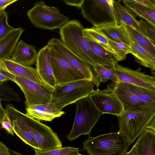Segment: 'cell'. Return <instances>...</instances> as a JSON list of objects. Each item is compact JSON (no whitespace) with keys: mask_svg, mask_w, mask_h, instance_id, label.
Masks as SVG:
<instances>
[{"mask_svg":"<svg viewBox=\"0 0 155 155\" xmlns=\"http://www.w3.org/2000/svg\"><path fill=\"white\" fill-rule=\"evenodd\" d=\"M52 48L61 56L80 71L84 78L92 81L93 72L89 65L71 51L61 39L52 38L47 45Z\"/></svg>","mask_w":155,"mask_h":155,"instance_id":"14","label":"cell"},{"mask_svg":"<svg viewBox=\"0 0 155 155\" xmlns=\"http://www.w3.org/2000/svg\"><path fill=\"white\" fill-rule=\"evenodd\" d=\"M88 40L92 50L97 55L108 62L112 66L117 64L112 54L104 47L96 42Z\"/></svg>","mask_w":155,"mask_h":155,"instance_id":"29","label":"cell"},{"mask_svg":"<svg viewBox=\"0 0 155 155\" xmlns=\"http://www.w3.org/2000/svg\"><path fill=\"white\" fill-rule=\"evenodd\" d=\"M80 9L83 17L94 27L118 24L113 0H83Z\"/></svg>","mask_w":155,"mask_h":155,"instance_id":"6","label":"cell"},{"mask_svg":"<svg viewBox=\"0 0 155 155\" xmlns=\"http://www.w3.org/2000/svg\"><path fill=\"white\" fill-rule=\"evenodd\" d=\"M34 155H78L79 148L71 147H65L47 151H41L36 149Z\"/></svg>","mask_w":155,"mask_h":155,"instance_id":"31","label":"cell"},{"mask_svg":"<svg viewBox=\"0 0 155 155\" xmlns=\"http://www.w3.org/2000/svg\"><path fill=\"white\" fill-rule=\"evenodd\" d=\"M0 68L14 75L30 79L38 83H43L36 68L20 64L10 58L1 60Z\"/></svg>","mask_w":155,"mask_h":155,"instance_id":"18","label":"cell"},{"mask_svg":"<svg viewBox=\"0 0 155 155\" xmlns=\"http://www.w3.org/2000/svg\"><path fill=\"white\" fill-rule=\"evenodd\" d=\"M106 38L112 54L116 61L117 62L125 60L127 54L130 53V47L123 43L117 42Z\"/></svg>","mask_w":155,"mask_h":155,"instance_id":"27","label":"cell"},{"mask_svg":"<svg viewBox=\"0 0 155 155\" xmlns=\"http://www.w3.org/2000/svg\"><path fill=\"white\" fill-rule=\"evenodd\" d=\"M48 46L56 85L65 84L85 78L80 71L52 48Z\"/></svg>","mask_w":155,"mask_h":155,"instance_id":"10","label":"cell"},{"mask_svg":"<svg viewBox=\"0 0 155 155\" xmlns=\"http://www.w3.org/2000/svg\"><path fill=\"white\" fill-rule=\"evenodd\" d=\"M120 1L113 0V5L117 16L118 24L123 22L145 36L134 14L122 5Z\"/></svg>","mask_w":155,"mask_h":155,"instance_id":"22","label":"cell"},{"mask_svg":"<svg viewBox=\"0 0 155 155\" xmlns=\"http://www.w3.org/2000/svg\"><path fill=\"white\" fill-rule=\"evenodd\" d=\"M92 81L84 79L65 84L56 85L50 103L59 110L78 100L88 97L94 91Z\"/></svg>","mask_w":155,"mask_h":155,"instance_id":"3","label":"cell"},{"mask_svg":"<svg viewBox=\"0 0 155 155\" xmlns=\"http://www.w3.org/2000/svg\"><path fill=\"white\" fill-rule=\"evenodd\" d=\"M139 25L143 31L145 35L154 44L155 42V27L146 21L141 20L138 21Z\"/></svg>","mask_w":155,"mask_h":155,"instance_id":"34","label":"cell"},{"mask_svg":"<svg viewBox=\"0 0 155 155\" xmlns=\"http://www.w3.org/2000/svg\"><path fill=\"white\" fill-rule=\"evenodd\" d=\"M8 18L7 12L3 11L0 15V40L15 28L8 24Z\"/></svg>","mask_w":155,"mask_h":155,"instance_id":"33","label":"cell"},{"mask_svg":"<svg viewBox=\"0 0 155 155\" xmlns=\"http://www.w3.org/2000/svg\"><path fill=\"white\" fill-rule=\"evenodd\" d=\"M130 38L153 56L155 57V45L147 37L125 24Z\"/></svg>","mask_w":155,"mask_h":155,"instance_id":"26","label":"cell"},{"mask_svg":"<svg viewBox=\"0 0 155 155\" xmlns=\"http://www.w3.org/2000/svg\"><path fill=\"white\" fill-rule=\"evenodd\" d=\"M106 37L115 41L123 43L130 47L132 41L127 32L125 24H120L95 28Z\"/></svg>","mask_w":155,"mask_h":155,"instance_id":"21","label":"cell"},{"mask_svg":"<svg viewBox=\"0 0 155 155\" xmlns=\"http://www.w3.org/2000/svg\"><path fill=\"white\" fill-rule=\"evenodd\" d=\"M84 29L78 21L68 20L60 28L61 40L71 51L87 64L92 71L97 65L113 67L94 52L88 40L84 37Z\"/></svg>","mask_w":155,"mask_h":155,"instance_id":"1","label":"cell"},{"mask_svg":"<svg viewBox=\"0 0 155 155\" xmlns=\"http://www.w3.org/2000/svg\"><path fill=\"white\" fill-rule=\"evenodd\" d=\"M97 110L103 114H109L117 117L123 114L124 106L111 87L101 90L98 88L88 96Z\"/></svg>","mask_w":155,"mask_h":155,"instance_id":"11","label":"cell"},{"mask_svg":"<svg viewBox=\"0 0 155 155\" xmlns=\"http://www.w3.org/2000/svg\"><path fill=\"white\" fill-rule=\"evenodd\" d=\"M83 144L89 155H123L128 148L126 139L118 131L89 136Z\"/></svg>","mask_w":155,"mask_h":155,"instance_id":"5","label":"cell"},{"mask_svg":"<svg viewBox=\"0 0 155 155\" xmlns=\"http://www.w3.org/2000/svg\"><path fill=\"white\" fill-rule=\"evenodd\" d=\"M130 48V53L134 57L135 61L144 67L150 68L154 73L155 57L134 41H132Z\"/></svg>","mask_w":155,"mask_h":155,"instance_id":"24","label":"cell"},{"mask_svg":"<svg viewBox=\"0 0 155 155\" xmlns=\"http://www.w3.org/2000/svg\"><path fill=\"white\" fill-rule=\"evenodd\" d=\"M138 3L148 8L155 9V1L151 0H135Z\"/></svg>","mask_w":155,"mask_h":155,"instance_id":"36","label":"cell"},{"mask_svg":"<svg viewBox=\"0 0 155 155\" xmlns=\"http://www.w3.org/2000/svg\"><path fill=\"white\" fill-rule=\"evenodd\" d=\"M122 2L125 7L134 14L155 27V9L146 7L135 0H123Z\"/></svg>","mask_w":155,"mask_h":155,"instance_id":"23","label":"cell"},{"mask_svg":"<svg viewBox=\"0 0 155 155\" xmlns=\"http://www.w3.org/2000/svg\"><path fill=\"white\" fill-rule=\"evenodd\" d=\"M83 35L84 37L87 40L99 44L112 54L106 38L96 28L93 27L90 28H84Z\"/></svg>","mask_w":155,"mask_h":155,"instance_id":"28","label":"cell"},{"mask_svg":"<svg viewBox=\"0 0 155 155\" xmlns=\"http://www.w3.org/2000/svg\"><path fill=\"white\" fill-rule=\"evenodd\" d=\"M9 151L12 155H23L13 150H9Z\"/></svg>","mask_w":155,"mask_h":155,"instance_id":"43","label":"cell"},{"mask_svg":"<svg viewBox=\"0 0 155 155\" xmlns=\"http://www.w3.org/2000/svg\"><path fill=\"white\" fill-rule=\"evenodd\" d=\"M5 113V110L2 106L1 104V100L0 99V125Z\"/></svg>","mask_w":155,"mask_h":155,"instance_id":"41","label":"cell"},{"mask_svg":"<svg viewBox=\"0 0 155 155\" xmlns=\"http://www.w3.org/2000/svg\"><path fill=\"white\" fill-rule=\"evenodd\" d=\"M63 1L68 5L76 7L78 9H80L83 0H63Z\"/></svg>","mask_w":155,"mask_h":155,"instance_id":"37","label":"cell"},{"mask_svg":"<svg viewBox=\"0 0 155 155\" xmlns=\"http://www.w3.org/2000/svg\"><path fill=\"white\" fill-rule=\"evenodd\" d=\"M109 85L122 103L124 108H131L140 111H155V106L142 101L131 84L117 81L112 82Z\"/></svg>","mask_w":155,"mask_h":155,"instance_id":"12","label":"cell"},{"mask_svg":"<svg viewBox=\"0 0 155 155\" xmlns=\"http://www.w3.org/2000/svg\"><path fill=\"white\" fill-rule=\"evenodd\" d=\"M82 155V154H79V155Z\"/></svg>","mask_w":155,"mask_h":155,"instance_id":"45","label":"cell"},{"mask_svg":"<svg viewBox=\"0 0 155 155\" xmlns=\"http://www.w3.org/2000/svg\"><path fill=\"white\" fill-rule=\"evenodd\" d=\"M25 109L27 115L39 121H51L65 114L64 111L58 110L51 103L31 105L26 107Z\"/></svg>","mask_w":155,"mask_h":155,"instance_id":"16","label":"cell"},{"mask_svg":"<svg viewBox=\"0 0 155 155\" xmlns=\"http://www.w3.org/2000/svg\"><path fill=\"white\" fill-rule=\"evenodd\" d=\"M76 110L71 130L67 135L71 141L83 135L90 136L91 129L103 114L96 108L88 97L81 99L75 102Z\"/></svg>","mask_w":155,"mask_h":155,"instance_id":"4","label":"cell"},{"mask_svg":"<svg viewBox=\"0 0 155 155\" xmlns=\"http://www.w3.org/2000/svg\"><path fill=\"white\" fill-rule=\"evenodd\" d=\"M10 80L6 76L3 74L0 71V85Z\"/></svg>","mask_w":155,"mask_h":155,"instance_id":"42","label":"cell"},{"mask_svg":"<svg viewBox=\"0 0 155 155\" xmlns=\"http://www.w3.org/2000/svg\"><path fill=\"white\" fill-rule=\"evenodd\" d=\"M140 99L147 104L155 106V90L131 84Z\"/></svg>","mask_w":155,"mask_h":155,"instance_id":"30","label":"cell"},{"mask_svg":"<svg viewBox=\"0 0 155 155\" xmlns=\"http://www.w3.org/2000/svg\"><path fill=\"white\" fill-rule=\"evenodd\" d=\"M24 30L21 27L15 28L0 40V62L10 58Z\"/></svg>","mask_w":155,"mask_h":155,"instance_id":"20","label":"cell"},{"mask_svg":"<svg viewBox=\"0 0 155 155\" xmlns=\"http://www.w3.org/2000/svg\"><path fill=\"white\" fill-rule=\"evenodd\" d=\"M2 11L1 12H0V15L1 14V13H2Z\"/></svg>","mask_w":155,"mask_h":155,"instance_id":"44","label":"cell"},{"mask_svg":"<svg viewBox=\"0 0 155 155\" xmlns=\"http://www.w3.org/2000/svg\"><path fill=\"white\" fill-rule=\"evenodd\" d=\"M37 55L33 46L21 40L18 42L10 59L20 64L31 66L36 62Z\"/></svg>","mask_w":155,"mask_h":155,"instance_id":"17","label":"cell"},{"mask_svg":"<svg viewBox=\"0 0 155 155\" xmlns=\"http://www.w3.org/2000/svg\"><path fill=\"white\" fill-rule=\"evenodd\" d=\"M0 155H12L9 149L3 143L0 141Z\"/></svg>","mask_w":155,"mask_h":155,"instance_id":"39","label":"cell"},{"mask_svg":"<svg viewBox=\"0 0 155 155\" xmlns=\"http://www.w3.org/2000/svg\"><path fill=\"white\" fill-rule=\"evenodd\" d=\"M23 119L37 143L41 151H47L62 147L57 134L49 127L22 113Z\"/></svg>","mask_w":155,"mask_h":155,"instance_id":"9","label":"cell"},{"mask_svg":"<svg viewBox=\"0 0 155 155\" xmlns=\"http://www.w3.org/2000/svg\"><path fill=\"white\" fill-rule=\"evenodd\" d=\"M134 145L139 155H155V127L146 129L138 137Z\"/></svg>","mask_w":155,"mask_h":155,"instance_id":"19","label":"cell"},{"mask_svg":"<svg viewBox=\"0 0 155 155\" xmlns=\"http://www.w3.org/2000/svg\"><path fill=\"white\" fill-rule=\"evenodd\" d=\"M0 71L16 83L24 93L26 107L31 105L50 103L54 88L44 83L13 74L0 68Z\"/></svg>","mask_w":155,"mask_h":155,"instance_id":"7","label":"cell"},{"mask_svg":"<svg viewBox=\"0 0 155 155\" xmlns=\"http://www.w3.org/2000/svg\"><path fill=\"white\" fill-rule=\"evenodd\" d=\"M117 117L118 132L124 137L128 146L147 128L155 127V111L124 108L123 114Z\"/></svg>","mask_w":155,"mask_h":155,"instance_id":"2","label":"cell"},{"mask_svg":"<svg viewBox=\"0 0 155 155\" xmlns=\"http://www.w3.org/2000/svg\"><path fill=\"white\" fill-rule=\"evenodd\" d=\"M17 0H0V12L5 10L7 7Z\"/></svg>","mask_w":155,"mask_h":155,"instance_id":"38","label":"cell"},{"mask_svg":"<svg viewBox=\"0 0 155 155\" xmlns=\"http://www.w3.org/2000/svg\"><path fill=\"white\" fill-rule=\"evenodd\" d=\"M113 67L110 68L97 65L93 68L92 71L94 72L92 82L97 87L101 82H106L108 80L113 82L118 81Z\"/></svg>","mask_w":155,"mask_h":155,"instance_id":"25","label":"cell"},{"mask_svg":"<svg viewBox=\"0 0 155 155\" xmlns=\"http://www.w3.org/2000/svg\"><path fill=\"white\" fill-rule=\"evenodd\" d=\"M36 62V69L43 83L54 89L56 83L48 45H45L38 52Z\"/></svg>","mask_w":155,"mask_h":155,"instance_id":"15","label":"cell"},{"mask_svg":"<svg viewBox=\"0 0 155 155\" xmlns=\"http://www.w3.org/2000/svg\"><path fill=\"white\" fill-rule=\"evenodd\" d=\"M1 128L5 129L8 134L14 136V132L12 122L6 112L1 124Z\"/></svg>","mask_w":155,"mask_h":155,"instance_id":"35","label":"cell"},{"mask_svg":"<svg viewBox=\"0 0 155 155\" xmlns=\"http://www.w3.org/2000/svg\"><path fill=\"white\" fill-rule=\"evenodd\" d=\"M113 67L118 81L155 90V76L141 72V68L134 70L118 63Z\"/></svg>","mask_w":155,"mask_h":155,"instance_id":"13","label":"cell"},{"mask_svg":"<svg viewBox=\"0 0 155 155\" xmlns=\"http://www.w3.org/2000/svg\"><path fill=\"white\" fill-rule=\"evenodd\" d=\"M27 14L35 27L50 30L60 28L69 19L57 8L46 5L43 1L36 2L34 6L27 11Z\"/></svg>","mask_w":155,"mask_h":155,"instance_id":"8","label":"cell"},{"mask_svg":"<svg viewBox=\"0 0 155 155\" xmlns=\"http://www.w3.org/2000/svg\"><path fill=\"white\" fill-rule=\"evenodd\" d=\"M123 155H139L137 147L134 145L129 152H126Z\"/></svg>","mask_w":155,"mask_h":155,"instance_id":"40","label":"cell"},{"mask_svg":"<svg viewBox=\"0 0 155 155\" xmlns=\"http://www.w3.org/2000/svg\"><path fill=\"white\" fill-rule=\"evenodd\" d=\"M0 99L8 102L21 101L18 93L6 82L0 85Z\"/></svg>","mask_w":155,"mask_h":155,"instance_id":"32","label":"cell"}]
</instances>
